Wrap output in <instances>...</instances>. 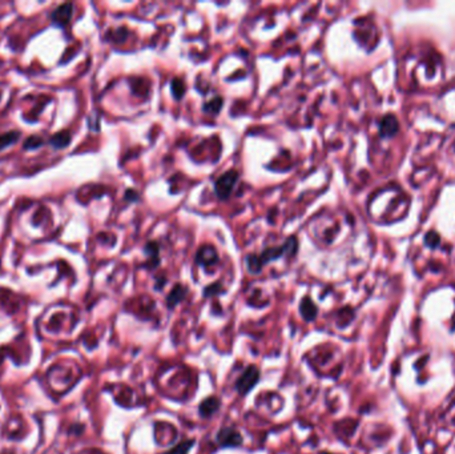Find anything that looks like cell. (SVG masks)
I'll return each mask as SVG.
<instances>
[{
    "mask_svg": "<svg viewBox=\"0 0 455 454\" xmlns=\"http://www.w3.org/2000/svg\"><path fill=\"white\" fill-rule=\"evenodd\" d=\"M238 172L237 171H229V172L224 173L222 176L218 177L214 184V189H216L217 196L221 200L228 199L230 196L232 191L234 188L236 183L238 180Z\"/></svg>",
    "mask_w": 455,
    "mask_h": 454,
    "instance_id": "6da1fadb",
    "label": "cell"
},
{
    "mask_svg": "<svg viewBox=\"0 0 455 454\" xmlns=\"http://www.w3.org/2000/svg\"><path fill=\"white\" fill-rule=\"evenodd\" d=\"M260 380V370L256 366H249L236 384V389L240 394H246Z\"/></svg>",
    "mask_w": 455,
    "mask_h": 454,
    "instance_id": "7a4b0ae2",
    "label": "cell"
},
{
    "mask_svg": "<svg viewBox=\"0 0 455 454\" xmlns=\"http://www.w3.org/2000/svg\"><path fill=\"white\" fill-rule=\"evenodd\" d=\"M217 441L222 446H238L242 443V437L234 429L224 427V429H221L218 435H217Z\"/></svg>",
    "mask_w": 455,
    "mask_h": 454,
    "instance_id": "3957f363",
    "label": "cell"
},
{
    "mask_svg": "<svg viewBox=\"0 0 455 454\" xmlns=\"http://www.w3.org/2000/svg\"><path fill=\"white\" fill-rule=\"evenodd\" d=\"M217 260H218V255H217L216 249L210 247V245H205V247L200 248V251L197 252L196 261L200 265H213V264H216Z\"/></svg>",
    "mask_w": 455,
    "mask_h": 454,
    "instance_id": "277c9868",
    "label": "cell"
},
{
    "mask_svg": "<svg viewBox=\"0 0 455 454\" xmlns=\"http://www.w3.org/2000/svg\"><path fill=\"white\" fill-rule=\"evenodd\" d=\"M72 16V4L66 3L60 6L52 15V22L58 26H66Z\"/></svg>",
    "mask_w": 455,
    "mask_h": 454,
    "instance_id": "5b68a950",
    "label": "cell"
},
{
    "mask_svg": "<svg viewBox=\"0 0 455 454\" xmlns=\"http://www.w3.org/2000/svg\"><path fill=\"white\" fill-rule=\"evenodd\" d=\"M221 402L220 399L216 398V397H209L204 401V402H201L200 405V414L202 417H210L212 414H214L217 410H218V407H220Z\"/></svg>",
    "mask_w": 455,
    "mask_h": 454,
    "instance_id": "8992f818",
    "label": "cell"
},
{
    "mask_svg": "<svg viewBox=\"0 0 455 454\" xmlns=\"http://www.w3.org/2000/svg\"><path fill=\"white\" fill-rule=\"evenodd\" d=\"M300 309H301V314L306 321H313L317 316V306L314 305V302L309 297L304 298Z\"/></svg>",
    "mask_w": 455,
    "mask_h": 454,
    "instance_id": "52a82bcc",
    "label": "cell"
},
{
    "mask_svg": "<svg viewBox=\"0 0 455 454\" xmlns=\"http://www.w3.org/2000/svg\"><path fill=\"white\" fill-rule=\"evenodd\" d=\"M185 294H186V289H185L182 285H176L170 290V293L168 294V298H166V304H168L169 308H173V306H176L178 302H181L184 300Z\"/></svg>",
    "mask_w": 455,
    "mask_h": 454,
    "instance_id": "ba28073f",
    "label": "cell"
},
{
    "mask_svg": "<svg viewBox=\"0 0 455 454\" xmlns=\"http://www.w3.org/2000/svg\"><path fill=\"white\" fill-rule=\"evenodd\" d=\"M71 143V135L68 131H62L51 137V144L55 148H64Z\"/></svg>",
    "mask_w": 455,
    "mask_h": 454,
    "instance_id": "9c48e42d",
    "label": "cell"
},
{
    "mask_svg": "<svg viewBox=\"0 0 455 454\" xmlns=\"http://www.w3.org/2000/svg\"><path fill=\"white\" fill-rule=\"evenodd\" d=\"M246 264H248V269L252 273H260L261 269H262V261L260 259V256L256 255H250L246 259Z\"/></svg>",
    "mask_w": 455,
    "mask_h": 454,
    "instance_id": "30bf717a",
    "label": "cell"
},
{
    "mask_svg": "<svg viewBox=\"0 0 455 454\" xmlns=\"http://www.w3.org/2000/svg\"><path fill=\"white\" fill-rule=\"evenodd\" d=\"M221 107H222V99L217 96V98L212 99L210 102H208L205 104L204 111L210 115H216L221 111Z\"/></svg>",
    "mask_w": 455,
    "mask_h": 454,
    "instance_id": "8fae6325",
    "label": "cell"
},
{
    "mask_svg": "<svg viewBox=\"0 0 455 454\" xmlns=\"http://www.w3.org/2000/svg\"><path fill=\"white\" fill-rule=\"evenodd\" d=\"M146 253L150 257V261H154L158 264V244L156 241H150L146 245Z\"/></svg>",
    "mask_w": 455,
    "mask_h": 454,
    "instance_id": "7c38bea8",
    "label": "cell"
},
{
    "mask_svg": "<svg viewBox=\"0 0 455 454\" xmlns=\"http://www.w3.org/2000/svg\"><path fill=\"white\" fill-rule=\"evenodd\" d=\"M193 446V441L192 439H189V441H184V442L178 443L176 446L173 447L172 450H169L166 454H188L189 449Z\"/></svg>",
    "mask_w": 455,
    "mask_h": 454,
    "instance_id": "4fadbf2b",
    "label": "cell"
},
{
    "mask_svg": "<svg viewBox=\"0 0 455 454\" xmlns=\"http://www.w3.org/2000/svg\"><path fill=\"white\" fill-rule=\"evenodd\" d=\"M18 137H19V133L18 132H10L6 133L3 136H0V149H3L4 147H7V145H11L14 143L18 141Z\"/></svg>",
    "mask_w": 455,
    "mask_h": 454,
    "instance_id": "5bb4252c",
    "label": "cell"
},
{
    "mask_svg": "<svg viewBox=\"0 0 455 454\" xmlns=\"http://www.w3.org/2000/svg\"><path fill=\"white\" fill-rule=\"evenodd\" d=\"M170 84H172V92L173 95H174V98H176L177 100H180L185 92L184 84H182V82H181L180 79H173Z\"/></svg>",
    "mask_w": 455,
    "mask_h": 454,
    "instance_id": "9a60e30c",
    "label": "cell"
},
{
    "mask_svg": "<svg viewBox=\"0 0 455 454\" xmlns=\"http://www.w3.org/2000/svg\"><path fill=\"white\" fill-rule=\"evenodd\" d=\"M42 144H43V140H40L39 137L32 136V137H28V140L24 143V148L28 149L30 147H31V148L34 149V148H38V147Z\"/></svg>",
    "mask_w": 455,
    "mask_h": 454,
    "instance_id": "2e32d148",
    "label": "cell"
},
{
    "mask_svg": "<svg viewBox=\"0 0 455 454\" xmlns=\"http://www.w3.org/2000/svg\"><path fill=\"white\" fill-rule=\"evenodd\" d=\"M220 290H221L220 284H213V285L208 286V288L205 289V296H212V294H216L217 292H220Z\"/></svg>",
    "mask_w": 455,
    "mask_h": 454,
    "instance_id": "e0dca14e",
    "label": "cell"
}]
</instances>
